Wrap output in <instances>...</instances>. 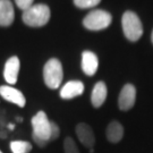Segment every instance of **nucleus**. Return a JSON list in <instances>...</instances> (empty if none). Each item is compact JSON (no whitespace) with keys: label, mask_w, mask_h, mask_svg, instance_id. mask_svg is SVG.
<instances>
[{"label":"nucleus","mask_w":153,"mask_h":153,"mask_svg":"<svg viewBox=\"0 0 153 153\" xmlns=\"http://www.w3.org/2000/svg\"><path fill=\"white\" fill-rule=\"evenodd\" d=\"M32 138L40 148H44L51 141V121L44 111H39L32 118Z\"/></svg>","instance_id":"1"},{"label":"nucleus","mask_w":153,"mask_h":153,"mask_svg":"<svg viewBox=\"0 0 153 153\" xmlns=\"http://www.w3.org/2000/svg\"><path fill=\"white\" fill-rule=\"evenodd\" d=\"M50 19V9L47 5H33L23 11V22L32 27L43 26Z\"/></svg>","instance_id":"2"},{"label":"nucleus","mask_w":153,"mask_h":153,"mask_svg":"<svg viewBox=\"0 0 153 153\" xmlns=\"http://www.w3.org/2000/svg\"><path fill=\"white\" fill-rule=\"evenodd\" d=\"M64 77L62 65L58 59L52 58L45 62L43 68V78L45 85L49 88H58L60 86Z\"/></svg>","instance_id":"3"},{"label":"nucleus","mask_w":153,"mask_h":153,"mask_svg":"<svg viewBox=\"0 0 153 153\" xmlns=\"http://www.w3.org/2000/svg\"><path fill=\"white\" fill-rule=\"evenodd\" d=\"M121 25H123V31H124L125 36L129 41L135 42L141 39L143 34V26L141 19L138 18V16L135 13L126 11L123 15Z\"/></svg>","instance_id":"4"},{"label":"nucleus","mask_w":153,"mask_h":153,"mask_svg":"<svg viewBox=\"0 0 153 153\" xmlns=\"http://www.w3.org/2000/svg\"><path fill=\"white\" fill-rule=\"evenodd\" d=\"M111 21L112 17L108 11L97 9L88 13L83 21V25L90 31H100L108 27L111 24Z\"/></svg>","instance_id":"5"},{"label":"nucleus","mask_w":153,"mask_h":153,"mask_svg":"<svg viewBox=\"0 0 153 153\" xmlns=\"http://www.w3.org/2000/svg\"><path fill=\"white\" fill-rule=\"evenodd\" d=\"M136 100V88L131 84H126L120 91L119 98H118V105L119 109L123 111L131 109L135 104Z\"/></svg>","instance_id":"6"},{"label":"nucleus","mask_w":153,"mask_h":153,"mask_svg":"<svg viewBox=\"0 0 153 153\" xmlns=\"http://www.w3.org/2000/svg\"><path fill=\"white\" fill-rule=\"evenodd\" d=\"M76 135L85 148L90 149V152L93 153L94 151V144H95V136L93 129L90 127V125L81 123L76 126Z\"/></svg>","instance_id":"7"},{"label":"nucleus","mask_w":153,"mask_h":153,"mask_svg":"<svg viewBox=\"0 0 153 153\" xmlns=\"http://www.w3.org/2000/svg\"><path fill=\"white\" fill-rule=\"evenodd\" d=\"M0 95L5 99L6 101L16 104L23 108L26 103V99L19 90L13 88L11 85H2L0 86Z\"/></svg>","instance_id":"8"},{"label":"nucleus","mask_w":153,"mask_h":153,"mask_svg":"<svg viewBox=\"0 0 153 153\" xmlns=\"http://www.w3.org/2000/svg\"><path fill=\"white\" fill-rule=\"evenodd\" d=\"M19 67H21V61L16 56L10 57L6 61L5 69H4V77H5V81L9 85L16 84L17 78H18V73H19Z\"/></svg>","instance_id":"9"},{"label":"nucleus","mask_w":153,"mask_h":153,"mask_svg":"<svg viewBox=\"0 0 153 153\" xmlns=\"http://www.w3.org/2000/svg\"><path fill=\"white\" fill-rule=\"evenodd\" d=\"M99 60L95 53L92 51H83L82 53V69L88 76H93L98 71Z\"/></svg>","instance_id":"10"},{"label":"nucleus","mask_w":153,"mask_h":153,"mask_svg":"<svg viewBox=\"0 0 153 153\" xmlns=\"http://www.w3.org/2000/svg\"><path fill=\"white\" fill-rule=\"evenodd\" d=\"M84 92V84L81 81H69L61 88L60 97L65 100L76 98Z\"/></svg>","instance_id":"11"},{"label":"nucleus","mask_w":153,"mask_h":153,"mask_svg":"<svg viewBox=\"0 0 153 153\" xmlns=\"http://www.w3.org/2000/svg\"><path fill=\"white\" fill-rule=\"evenodd\" d=\"M14 14L10 0H0V26H9L14 22Z\"/></svg>","instance_id":"12"},{"label":"nucleus","mask_w":153,"mask_h":153,"mask_svg":"<svg viewBox=\"0 0 153 153\" xmlns=\"http://www.w3.org/2000/svg\"><path fill=\"white\" fill-rule=\"evenodd\" d=\"M107 99V85L103 82H98L92 90L91 94V102L93 107L99 108L104 103Z\"/></svg>","instance_id":"13"},{"label":"nucleus","mask_w":153,"mask_h":153,"mask_svg":"<svg viewBox=\"0 0 153 153\" xmlns=\"http://www.w3.org/2000/svg\"><path fill=\"white\" fill-rule=\"evenodd\" d=\"M107 138L111 143H118L124 137V127L119 121H111L107 127Z\"/></svg>","instance_id":"14"},{"label":"nucleus","mask_w":153,"mask_h":153,"mask_svg":"<svg viewBox=\"0 0 153 153\" xmlns=\"http://www.w3.org/2000/svg\"><path fill=\"white\" fill-rule=\"evenodd\" d=\"M9 146L13 153H30L32 150V144L26 141H13Z\"/></svg>","instance_id":"15"},{"label":"nucleus","mask_w":153,"mask_h":153,"mask_svg":"<svg viewBox=\"0 0 153 153\" xmlns=\"http://www.w3.org/2000/svg\"><path fill=\"white\" fill-rule=\"evenodd\" d=\"M64 151L65 153H79L75 141L71 137H66L64 141Z\"/></svg>","instance_id":"16"},{"label":"nucleus","mask_w":153,"mask_h":153,"mask_svg":"<svg viewBox=\"0 0 153 153\" xmlns=\"http://www.w3.org/2000/svg\"><path fill=\"white\" fill-rule=\"evenodd\" d=\"M100 1L101 0H74V4L78 8H92L100 4Z\"/></svg>","instance_id":"17"},{"label":"nucleus","mask_w":153,"mask_h":153,"mask_svg":"<svg viewBox=\"0 0 153 153\" xmlns=\"http://www.w3.org/2000/svg\"><path fill=\"white\" fill-rule=\"evenodd\" d=\"M33 1H34V0H15L17 7H18L19 9H22L23 11L26 10L31 6H33Z\"/></svg>","instance_id":"18"},{"label":"nucleus","mask_w":153,"mask_h":153,"mask_svg":"<svg viewBox=\"0 0 153 153\" xmlns=\"http://www.w3.org/2000/svg\"><path fill=\"white\" fill-rule=\"evenodd\" d=\"M59 134H60L59 126L57 125L56 123H53V121H51V141L57 140L59 137Z\"/></svg>","instance_id":"19"},{"label":"nucleus","mask_w":153,"mask_h":153,"mask_svg":"<svg viewBox=\"0 0 153 153\" xmlns=\"http://www.w3.org/2000/svg\"><path fill=\"white\" fill-rule=\"evenodd\" d=\"M8 127H9V129H14V128H15V126L13 125V124H10V125L8 126Z\"/></svg>","instance_id":"20"},{"label":"nucleus","mask_w":153,"mask_h":153,"mask_svg":"<svg viewBox=\"0 0 153 153\" xmlns=\"http://www.w3.org/2000/svg\"><path fill=\"white\" fill-rule=\"evenodd\" d=\"M151 40H152V43H153V31H152V35H151Z\"/></svg>","instance_id":"21"},{"label":"nucleus","mask_w":153,"mask_h":153,"mask_svg":"<svg viewBox=\"0 0 153 153\" xmlns=\"http://www.w3.org/2000/svg\"><path fill=\"white\" fill-rule=\"evenodd\" d=\"M0 153H2V152H1V151H0Z\"/></svg>","instance_id":"22"}]
</instances>
